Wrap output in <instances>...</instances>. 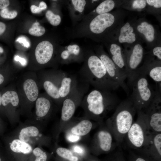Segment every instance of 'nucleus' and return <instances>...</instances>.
Wrapping results in <instances>:
<instances>
[{"label":"nucleus","mask_w":161,"mask_h":161,"mask_svg":"<svg viewBox=\"0 0 161 161\" xmlns=\"http://www.w3.org/2000/svg\"><path fill=\"white\" fill-rule=\"evenodd\" d=\"M124 13L120 10L83 17L72 32V37H86L97 41H103L123 23Z\"/></svg>","instance_id":"f257e3e1"},{"label":"nucleus","mask_w":161,"mask_h":161,"mask_svg":"<svg viewBox=\"0 0 161 161\" xmlns=\"http://www.w3.org/2000/svg\"><path fill=\"white\" fill-rule=\"evenodd\" d=\"M83 62L79 71L81 81L103 91L111 92L120 87L110 78L102 62L93 51H84Z\"/></svg>","instance_id":"f03ea898"},{"label":"nucleus","mask_w":161,"mask_h":161,"mask_svg":"<svg viewBox=\"0 0 161 161\" xmlns=\"http://www.w3.org/2000/svg\"><path fill=\"white\" fill-rule=\"evenodd\" d=\"M119 104L118 99L111 92L95 89L83 97L79 106L84 111V117L100 123Z\"/></svg>","instance_id":"7ed1b4c3"},{"label":"nucleus","mask_w":161,"mask_h":161,"mask_svg":"<svg viewBox=\"0 0 161 161\" xmlns=\"http://www.w3.org/2000/svg\"><path fill=\"white\" fill-rule=\"evenodd\" d=\"M137 110L130 97L120 103L105 122L119 146L134 122Z\"/></svg>","instance_id":"20e7f679"},{"label":"nucleus","mask_w":161,"mask_h":161,"mask_svg":"<svg viewBox=\"0 0 161 161\" xmlns=\"http://www.w3.org/2000/svg\"><path fill=\"white\" fill-rule=\"evenodd\" d=\"M89 84L82 81L66 97L61 105V116L56 136L63 132L64 128L73 117L79 106L84 94L88 90Z\"/></svg>","instance_id":"39448f33"},{"label":"nucleus","mask_w":161,"mask_h":161,"mask_svg":"<svg viewBox=\"0 0 161 161\" xmlns=\"http://www.w3.org/2000/svg\"><path fill=\"white\" fill-rule=\"evenodd\" d=\"M146 75L138 74L131 87L133 92L130 97L137 111L146 109L154 96L155 91L149 84Z\"/></svg>","instance_id":"423d86ee"},{"label":"nucleus","mask_w":161,"mask_h":161,"mask_svg":"<svg viewBox=\"0 0 161 161\" xmlns=\"http://www.w3.org/2000/svg\"><path fill=\"white\" fill-rule=\"evenodd\" d=\"M137 112V119L134 122L124 140L129 148L136 150L144 145L151 132L147 125L143 112L140 110Z\"/></svg>","instance_id":"0eeeda50"},{"label":"nucleus","mask_w":161,"mask_h":161,"mask_svg":"<svg viewBox=\"0 0 161 161\" xmlns=\"http://www.w3.org/2000/svg\"><path fill=\"white\" fill-rule=\"evenodd\" d=\"M98 128L94 134L90 147V152L98 155L114 151L118 146V143L104 122L99 124Z\"/></svg>","instance_id":"6e6552de"},{"label":"nucleus","mask_w":161,"mask_h":161,"mask_svg":"<svg viewBox=\"0 0 161 161\" xmlns=\"http://www.w3.org/2000/svg\"><path fill=\"white\" fill-rule=\"evenodd\" d=\"M131 47L129 49L123 51L128 84L131 88L137 76L138 70L145 54L140 43L137 42Z\"/></svg>","instance_id":"1a4fd4ad"},{"label":"nucleus","mask_w":161,"mask_h":161,"mask_svg":"<svg viewBox=\"0 0 161 161\" xmlns=\"http://www.w3.org/2000/svg\"><path fill=\"white\" fill-rule=\"evenodd\" d=\"M154 98L148 108L145 109V119L151 132H161V90L156 83Z\"/></svg>","instance_id":"9d476101"},{"label":"nucleus","mask_w":161,"mask_h":161,"mask_svg":"<svg viewBox=\"0 0 161 161\" xmlns=\"http://www.w3.org/2000/svg\"><path fill=\"white\" fill-rule=\"evenodd\" d=\"M94 49L95 52L103 64L110 78L117 83L128 94L129 88L125 82L127 78L126 75L119 69L102 46L96 47Z\"/></svg>","instance_id":"9b49d317"},{"label":"nucleus","mask_w":161,"mask_h":161,"mask_svg":"<svg viewBox=\"0 0 161 161\" xmlns=\"http://www.w3.org/2000/svg\"><path fill=\"white\" fill-rule=\"evenodd\" d=\"M136 150L150 161H161V132H151L144 145Z\"/></svg>","instance_id":"f8f14e48"},{"label":"nucleus","mask_w":161,"mask_h":161,"mask_svg":"<svg viewBox=\"0 0 161 161\" xmlns=\"http://www.w3.org/2000/svg\"><path fill=\"white\" fill-rule=\"evenodd\" d=\"M99 123L83 117H73L63 130V132H69L82 137L87 135L93 129L98 126Z\"/></svg>","instance_id":"ddd939ff"},{"label":"nucleus","mask_w":161,"mask_h":161,"mask_svg":"<svg viewBox=\"0 0 161 161\" xmlns=\"http://www.w3.org/2000/svg\"><path fill=\"white\" fill-rule=\"evenodd\" d=\"M134 28L138 35L150 46L155 45L157 33L154 26L144 19H141L134 23Z\"/></svg>","instance_id":"4468645a"},{"label":"nucleus","mask_w":161,"mask_h":161,"mask_svg":"<svg viewBox=\"0 0 161 161\" xmlns=\"http://www.w3.org/2000/svg\"><path fill=\"white\" fill-rule=\"evenodd\" d=\"M60 62L63 64L72 62L80 63L83 61L84 51L76 44H71L63 47L59 55Z\"/></svg>","instance_id":"2eb2a0df"},{"label":"nucleus","mask_w":161,"mask_h":161,"mask_svg":"<svg viewBox=\"0 0 161 161\" xmlns=\"http://www.w3.org/2000/svg\"><path fill=\"white\" fill-rule=\"evenodd\" d=\"M138 74L148 75L156 83H161V61L149 55L139 69L137 75Z\"/></svg>","instance_id":"dca6fc26"},{"label":"nucleus","mask_w":161,"mask_h":161,"mask_svg":"<svg viewBox=\"0 0 161 161\" xmlns=\"http://www.w3.org/2000/svg\"><path fill=\"white\" fill-rule=\"evenodd\" d=\"M103 41L107 47L109 57L119 69L126 75L125 57L120 44L109 38H106Z\"/></svg>","instance_id":"f3484780"},{"label":"nucleus","mask_w":161,"mask_h":161,"mask_svg":"<svg viewBox=\"0 0 161 161\" xmlns=\"http://www.w3.org/2000/svg\"><path fill=\"white\" fill-rule=\"evenodd\" d=\"M119 32L117 38V43L120 44H131L137 42L138 35L135 30L134 23L127 21L123 23L118 27Z\"/></svg>","instance_id":"a211bd4d"},{"label":"nucleus","mask_w":161,"mask_h":161,"mask_svg":"<svg viewBox=\"0 0 161 161\" xmlns=\"http://www.w3.org/2000/svg\"><path fill=\"white\" fill-rule=\"evenodd\" d=\"M54 51L53 45L49 41H44L37 45L35 50L36 61L41 64H45L51 60Z\"/></svg>","instance_id":"6ab92c4d"},{"label":"nucleus","mask_w":161,"mask_h":161,"mask_svg":"<svg viewBox=\"0 0 161 161\" xmlns=\"http://www.w3.org/2000/svg\"><path fill=\"white\" fill-rule=\"evenodd\" d=\"M85 0H72L69 4L70 14L74 23L82 20L87 4Z\"/></svg>","instance_id":"aec40b11"},{"label":"nucleus","mask_w":161,"mask_h":161,"mask_svg":"<svg viewBox=\"0 0 161 161\" xmlns=\"http://www.w3.org/2000/svg\"><path fill=\"white\" fill-rule=\"evenodd\" d=\"M120 1L113 0H105L101 2L96 8L90 13L83 17H89L110 12L118 5L122 4Z\"/></svg>","instance_id":"412c9836"},{"label":"nucleus","mask_w":161,"mask_h":161,"mask_svg":"<svg viewBox=\"0 0 161 161\" xmlns=\"http://www.w3.org/2000/svg\"><path fill=\"white\" fill-rule=\"evenodd\" d=\"M36 114L38 117H44L49 113L52 107L50 100L45 97L38 98L36 102Z\"/></svg>","instance_id":"4be33fe9"},{"label":"nucleus","mask_w":161,"mask_h":161,"mask_svg":"<svg viewBox=\"0 0 161 161\" xmlns=\"http://www.w3.org/2000/svg\"><path fill=\"white\" fill-rule=\"evenodd\" d=\"M10 147L13 152L24 155L30 154L32 152L33 150L30 145L19 139L13 140L10 144Z\"/></svg>","instance_id":"5701e85b"},{"label":"nucleus","mask_w":161,"mask_h":161,"mask_svg":"<svg viewBox=\"0 0 161 161\" xmlns=\"http://www.w3.org/2000/svg\"><path fill=\"white\" fill-rule=\"evenodd\" d=\"M23 88L28 99L34 102L37 99L39 91L35 82L32 79H28L24 83Z\"/></svg>","instance_id":"b1692460"},{"label":"nucleus","mask_w":161,"mask_h":161,"mask_svg":"<svg viewBox=\"0 0 161 161\" xmlns=\"http://www.w3.org/2000/svg\"><path fill=\"white\" fill-rule=\"evenodd\" d=\"M55 153L60 161H80L81 158L76 155L70 149L62 147H58Z\"/></svg>","instance_id":"393cba45"},{"label":"nucleus","mask_w":161,"mask_h":161,"mask_svg":"<svg viewBox=\"0 0 161 161\" xmlns=\"http://www.w3.org/2000/svg\"><path fill=\"white\" fill-rule=\"evenodd\" d=\"M39 134L38 129L34 126H29L21 129L19 135V139L27 143L32 137H37Z\"/></svg>","instance_id":"a878e982"},{"label":"nucleus","mask_w":161,"mask_h":161,"mask_svg":"<svg viewBox=\"0 0 161 161\" xmlns=\"http://www.w3.org/2000/svg\"><path fill=\"white\" fill-rule=\"evenodd\" d=\"M2 104L5 106L11 103L14 106L18 104L19 100L17 92L14 91H7L4 93L1 97Z\"/></svg>","instance_id":"bb28decb"},{"label":"nucleus","mask_w":161,"mask_h":161,"mask_svg":"<svg viewBox=\"0 0 161 161\" xmlns=\"http://www.w3.org/2000/svg\"><path fill=\"white\" fill-rule=\"evenodd\" d=\"M76 155L80 158L85 159L89 155L90 152L88 148L84 145L78 143L72 144L69 148Z\"/></svg>","instance_id":"cd10ccee"},{"label":"nucleus","mask_w":161,"mask_h":161,"mask_svg":"<svg viewBox=\"0 0 161 161\" xmlns=\"http://www.w3.org/2000/svg\"><path fill=\"white\" fill-rule=\"evenodd\" d=\"M45 32L44 27L40 25L39 23L37 22L33 24L29 30V33L30 35L38 37L43 35Z\"/></svg>","instance_id":"c85d7f7f"},{"label":"nucleus","mask_w":161,"mask_h":161,"mask_svg":"<svg viewBox=\"0 0 161 161\" xmlns=\"http://www.w3.org/2000/svg\"><path fill=\"white\" fill-rule=\"evenodd\" d=\"M46 17L51 24L53 26H57L61 23V16L54 14L50 10L47 11L45 14Z\"/></svg>","instance_id":"c756f323"},{"label":"nucleus","mask_w":161,"mask_h":161,"mask_svg":"<svg viewBox=\"0 0 161 161\" xmlns=\"http://www.w3.org/2000/svg\"><path fill=\"white\" fill-rule=\"evenodd\" d=\"M130 2L129 8L134 10L141 11L144 9L147 6L145 0H134Z\"/></svg>","instance_id":"7c9ffc66"},{"label":"nucleus","mask_w":161,"mask_h":161,"mask_svg":"<svg viewBox=\"0 0 161 161\" xmlns=\"http://www.w3.org/2000/svg\"><path fill=\"white\" fill-rule=\"evenodd\" d=\"M35 157L34 161H47V155L45 151L39 147L33 149L32 152Z\"/></svg>","instance_id":"2f4dec72"},{"label":"nucleus","mask_w":161,"mask_h":161,"mask_svg":"<svg viewBox=\"0 0 161 161\" xmlns=\"http://www.w3.org/2000/svg\"><path fill=\"white\" fill-rule=\"evenodd\" d=\"M17 12L16 10L10 11L7 8H5L0 11L1 16L5 18L12 19L17 16Z\"/></svg>","instance_id":"473e14b6"},{"label":"nucleus","mask_w":161,"mask_h":161,"mask_svg":"<svg viewBox=\"0 0 161 161\" xmlns=\"http://www.w3.org/2000/svg\"><path fill=\"white\" fill-rule=\"evenodd\" d=\"M66 140L72 144L78 143L81 139L82 137L69 132H65Z\"/></svg>","instance_id":"72a5a7b5"},{"label":"nucleus","mask_w":161,"mask_h":161,"mask_svg":"<svg viewBox=\"0 0 161 161\" xmlns=\"http://www.w3.org/2000/svg\"><path fill=\"white\" fill-rule=\"evenodd\" d=\"M47 7L46 4L44 2L42 1L40 3L39 7L34 5H31L30 7V10L32 13H37L46 9Z\"/></svg>","instance_id":"f704fd0d"},{"label":"nucleus","mask_w":161,"mask_h":161,"mask_svg":"<svg viewBox=\"0 0 161 161\" xmlns=\"http://www.w3.org/2000/svg\"><path fill=\"white\" fill-rule=\"evenodd\" d=\"M108 161H126L123 152L118 150L112 154Z\"/></svg>","instance_id":"c9c22d12"},{"label":"nucleus","mask_w":161,"mask_h":161,"mask_svg":"<svg viewBox=\"0 0 161 161\" xmlns=\"http://www.w3.org/2000/svg\"><path fill=\"white\" fill-rule=\"evenodd\" d=\"M129 161H150L143 156L136 154L133 152H130Z\"/></svg>","instance_id":"e433bc0d"},{"label":"nucleus","mask_w":161,"mask_h":161,"mask_svg":"<svg viewBox=\"0 0 161 161\" xmlns=\"http://www.w3.org/2000/svg\"><path fill=\"white\" fill-rule=\"evenodd\" d=\"M149 55L155 58V57L156 59L161 61V47L160 46H157L154 47L151 52L149 53Z\"/></svg>","instance_id":"4c0bfd02"},{"label":"nucleus","mask_w":161,"mask_h":161,"mask_svg":"<svg viewBox=\"0 0 161 161\" xmlns=\"http://www.w3.org/2000/svg\"><path fill=\"white\" fill-rule=\"evenodd\" d=\"M147 6H149L150 7L155 10L161 9V0H147Z\"/></svg>","instance_id":"58836bf2"},{"label":"nucleus","mask_w":161,"mask_h":161,"mask_svg":"<svg viewBox=\"0 0 161 161\" xmlns=\"http://www.w3.org/2000/svg\"><path fill=\"white\" fill-rule=\"evenodd\" d=\"M16 41L21 44L24 47L29 48L30 46V42L24 37L21 36L18 37L16 40Z\"/></svg>","instance_id":"ea45409f"},{"label":"nucleus","mask_w":161,"mask_h":161,"mask_svg":"<svg viewBox=\"0 0 161 161\" xmlns=\"http://www.w3.org/2000/svg\"><path fill=\"white\" fill-rule=\"evenodd\" d=\"M10 2L8 0H0V9H4L8 6Z\"/></svg>","instance_id":"a19ab883"},{"label":"nucleus","mask_w":161,"mask_h":161,"mask_svg":"<svg viewBox=\"0 0 161 161\" xmlns=\"http://www.w3.org/2000/svg\"><path fill=\"white\" fill-rule=\"evenodd\" d=\"M6 28L5 24L4 23L0 22V35L4 33Z\"/></svg>","instance_id":"79ce46f5"},{"label":"nucleus","mask_w":161,"mask_h":161,"mask_svg":"<svg viewBox=\"0 0 161 161\" xmlns=\"http://www.w3.org/2000/svg\"><path fill=\"white\" fill-rule=\"evenodd\" d=\"M86 161H101L95 157L89 155L86 159Z\"/></svg>","instance_id":"37998d69"},{"label":"nucleus","mask_w":161,"mask_h":161,"mask_svg":"<svg viewBox=\"0 0 161 161\" xmlns=\"http://www.w3.org/2000/svg\"><path fill=\"white\" fill-rule=\"evenodd\" d=\"M15 59L16 61H19L22 65L25 64L26 63V60L25 59L21 58L18 56H15Z\"/></svg>","instance_id":"c03bdc74"},{"label":"nucleus","mask_w":161,"mask_h":161,"mask_svg":"<svg viewBox=\"0 0 161 161\" xmlns=\"http://www.w3.org/2000/svg\"><path fill=\"white\" fill-rule=\"evenodd\" d=\"M4 81V77L1 74H0V85Z\"/></svg>","instance_id":"a18cd8bd"},{"label":"nucleus","mask_w":161,"mask_h":161,"mask_svg":"<svg viewBox=\"0 0 161 161\" xmlns=\"http://www.w3.org/2000/svg\"><path fill=\"white\" fill-rule=\"evenodd\" d=\"M4 52L3 49L1 47H0V53H2Z\"/></svg>","instance_id":"49530a36"},{"label":"nucleus","mask_w":161,"mask_h":161,"mask_svg":"<svg viewBox=\"0 0 161 161\" xmlns=\"http://www.w3.org/2000/svg\"><path fill=\"white\" fill-rule=\"evenodd\" d=\"M2 104L1 103V96L0 93V106Z\"/></svg>","instance_id":"de8ad7c7"},{"label":"nucleus","mask_w":161,"mask_h":161,"mask_svg":"<svg viewBox=\"0 0 161 161\" xmlns=\"http://www.w3.org/2000/svg\"><path fill=\"white\" fill-rule=\"evenodd\" d=\"M0 161H4L2 158L0 156Z\"/></svg>","instance_id":"09e8293b"}]
</instances>
